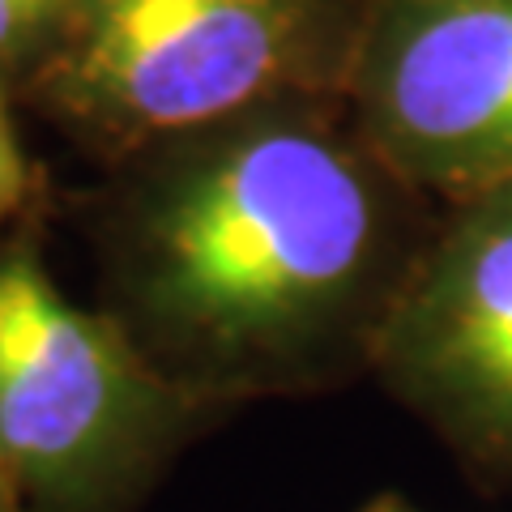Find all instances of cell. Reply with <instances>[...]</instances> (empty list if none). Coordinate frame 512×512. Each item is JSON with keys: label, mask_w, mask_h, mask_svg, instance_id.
Returning <instances> with one entry per match:
<instances>
[{"label": "cell", "mask_w": 512, "mask_h": 512, "mask_svg": "<svg viewBox=\"0 0 512 512\" xmlns=\"http://www.w3.org/2000/svg\"><path fill=\"white\" fill-rule=\"evenodd\" d=\"M205 410L111 312L60 291L30 239L0 244V466L26 512H116Z\"/></svg>", "instance_id": "3"}, {"label": "cell", "mask_w": 512, "mask_h": 512, "mask_svg": "<svg viewBox=\"0 0 512 512\" xmlns=\"http://www.w3.org/2000/svg\"><path fill=\"white\" fill-rule=\"evenodd\" d=\"M30 197V163L18 133H13L9 107H5V82H0V222L18 214Z\"/></svg>", "instance_id": "7"}, {"label": "cell", "mask_w": 512, "mask_h": 512, "mask_svg": "<svg viewBox=\"0 0 512 512\" xmlns=\"http://www.w3.org/2000/svg\"><path fill=\"white\" fill-rule=\"evenodd\" d=\"M355 26L342 0H73L30 86L107 150H163L346 90Z\"/></svg>", "instance_id": "2"}, {"label": "cell", "mask_w": 512, "mask_h": 512, "mask_svg": "<svg viewBox=\"0 0 512 512\" xmlns=\"http://www.w3.org/2000/svg\"><path fill=\"white\" fill-rule=\"evenodd\" d=\"M355 133L444 205L512 184V0H363L346 69Z\"/></svg>", "instance_id": "4"}, {"label": "cell", "mask_w": 512, "mask_h": 512, "mask_svg": "<svg viewBox=\"0 0 512 512\" xmlns=\"http://www.w3.org/2000/svg\"><path fill=\"white\" fill-rule=\"evenodd\" d=\"M372 372L461 457L512 474V184L448 205L423 235Z\"/></svg>", "instance_id": "5"}, {"label": "cell", "mask_w": 512, "mask_h": 512, "mask_svg": "<svg viewBox=\"0 0 512 512\" xmlns=\"http://www.w3.org/2000/svg\"><path fill=\"white\" fill-rule=\"evenodd\" d=\"M0 512H26V508H22V500H18V487L9 483L5 466H0Z\"/></svg>", "instance_id": "9"}, {"label": "cell", "mask_w": 512, "mask_h": 512, "mask_svg": "<svg viewBox=\"0 0 512 512\" xmlns=\"http://www.w3.org/2000/svg\"><path fill=\"white\" fill-rule=\"evenodd\" d=\"M363 512H423V508L410 504L406 495H393V491H389V495H376V500H367Z\"/></svg>", "instance_id": "8"}, {"label": "cell", "mask_w": 512, "mask_h": 512, "mask_svg": "<svg viewBox=\"0 0 512 512\" xmlns=\"http://www.w3.org/2000/svg\"><path fill=\"white\" fill-rule=\"evenodd\" d=\"M397 192L308 103L171 141L111 218V316L205 406L372 367L423 244Z\"/></svg>", "instance_id": "1"}, {"label": "cell", "mask_w": 512, "mask_h": 512, "mask_svg": "<svg viewBox=\"0 0 512 512\" xmlns=\"http://www.w3.org/2000/svg\"><path fill=\"white\" fill-rule=\"evenodd\" d=\"M73 0H0V82L35 77L56 47Z\"/></svg>", "instance_id": "6"}]
</instances>
